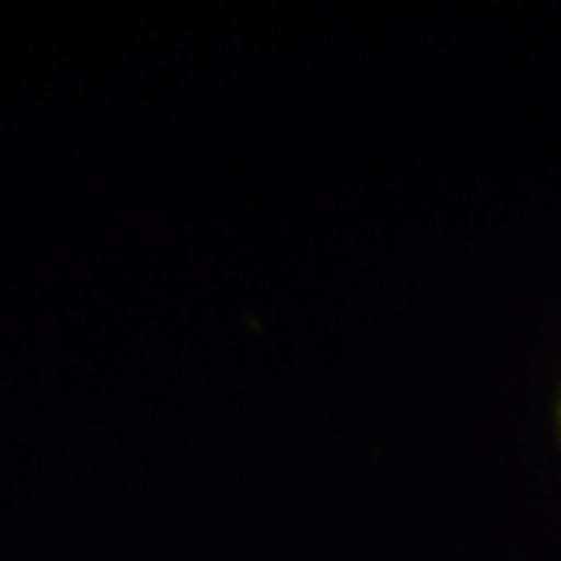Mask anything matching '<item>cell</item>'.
Instances as JSON below:
<instances>
[{
    "label": "cell",
    "instance_id": "1",
    "mask_svg": "<svg viewBox=\"0 0 561 561\" xmlns=\"http://www.w3.org/2000/svg\"><path fill=\"white\" fill-rule=\"evenodd\" d=\"M559 434H561V400H559Z\"/></svg>",
    "mask_w": 561,
    "mask_h": 561
}]
</instances>
